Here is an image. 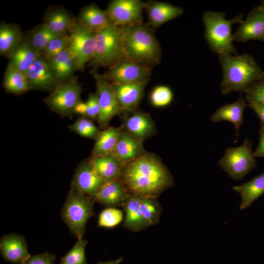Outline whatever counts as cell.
Segmentation results:
<instances>
[{"mask_svg":"<svg viewBox=\"0 0 264 264\" xmlns=\"http://www.w3.org/2000/svg\"><path fill=\"white\" fill-rule=\"evenodd\" d=\"M77 19L95 33L112 24L106 10H102L94 3L83 7Z\"/></svg>","mask_w":264,"mask_h":264,"instance_id":"27","label":"cell"},{"mask_svg":"<svg viewBox=\"0 0 264 264\" xmlns=\"http://www.w3.org/2000/svg\"><path fill=\"white\" fill-rule=\"evenodd\" d=\"M150 24L157 28L162 24L174 20L184 13V9L168 2L149 0L144 2Z\"/></svg>","mask_w":264,"mask_h":264,"instance_id":"18","label":"cell"},{"mask_svg":"<svg viewBox=\"0 0 264 264\" xmlns=\"http://www.w3.org/2000/svg\"><path fill=\"white\" fill-rule=\"evenodd\" d=\"M248 106L241 96L234 102L221 106L211 116L210 120L214 123L221 121L231 122L236 129L235 140L239 136V129L243 123V112Z\"/></svg>","mask_w":264,"mask_h":264,"instance_id":"22","label":"cell"},{"mask_svg":"<svg viewBox=\"0 0 264 264\" xmlns=\"http://www.w3.org/2000/svg\"><path fill=\"white\" fill-rule=\"evenodd\" d=\"M87 104L86 102L81 101L75 106L74 110V113L81 115L85 117L87 112Z\"/></svg>","mask_w":264,"mask_h":264,"instance_id":"45","label":"cell"},{"mask_svg":"<svg viewBox=\"0 0 264 264\" xmlns=\"http://www.w3.org/2000/svg\"><path fill=\"white\" fill-rule=\"evenodd\" d=\"M120 179L129 195L158 198L174 185L172 174L156 155L145 152L123 164Z\"/></svg>","mask_w":264,"mask_h":264,"instance_id":"1","label":"cell"},{"mask_svg":"<svg viewBox=\"0 0 264 264\" xmlns=\"http://www.w3.org/2000/svg\"><path fill=\"white\" fill-rule=\"evenodd\" d=\"M123 257H120L115 260H110L105 262H98L96 264H120L123 261Z\"/></svg>","mask_w":264,"mask_h":264,"instance_id":"46","label":"cell"},{"mask_svg":"<svg viewBox=\"0 0 264 264\" xmlns=\"http://www.w3.org/2000/svg\"><path fill=\"white\" fill-rule=\"evenodd\" d=\"M148 82L112 84L122 112H132L136 110L143 97Z\"/></svg>","mask_w":264,"mask_h":264,"instance_id":"17","label":"cell"},{"mask_svg":"<svg viewBox=\"0 0 264 264\" xmlns=\"http://www.w3.org/2000/svg\"><path fill=\"white\" fill-rule=\"evenodd\" d=\"M245 99L248 105H264V73L245 93Z\"/></svg>","mask_w":264,"mask_h":264,"instance_id":"40","label":"cell"},{"mask_svg":"<svg viewBox=\"0 0 264 264\" xmlns=\"http://www.w3.org/2000/svg\"><path fill=\"white\" fill-rule=\"evenodd\" d=\"M0 251L5 261L12 264H24L30 256L24 238L14 233L1 238Z\"/></svg>","mask_w":264,"mask_h":264,"instance_id":"16","label":"cell"},{"mask_svg":"<svg viewBox=\"0 0 264 264\" xmlns=\"http://www.w3.org/2000/svg\"><path fill=\"white\" fill-rule=\"evenodd\" d=\"M3 86L6 92L14 95H20L29 90L25 73L9 65L5 71Z\"/></svg>","mask_w":264,"mask_h":264,"instance_id":"32","label":"cell"},{"mask_svg":"<svg viewBox=\"0 0 264 264\" xmlns=\"http://www.w3.org/2000/svg\"><path fill=\"white\" fill-rule=\"evenodd\" d=\"M22 33L17 24L1 22L0 24V54L9 58L20 44Z\"/></svg>","mask_w":264,"mask_h":264,"instance_id":"29","label":"cell"},{"mask_svg":"<svg viewBox=\"0 0 264 264\" xmlns=\"http://www.w3.org/2000/svg\"><path fill=\"white\" fill-rule=\"evenodd\" d=\"M90 73L94 78L100 112L97 118L98 124L101 129L108 127L111 120L116 115L122 113L112 83L97 69H92Z\"/></svg>","mask_w":264,"mask_h":264,"instance_id":"10","label":"cell"},{"mask_svg":"<svg viewBox=\"0 0 264 264\" xmlns=\"http://www.w3.org/2000/svg\"><path fill=\"white\" fill-rule=\"evenodd\" d=\"M143 9L144 2L141 0H112L106 11L112 24L125 27L143 22Z\"/></svg>","mask_w":264,"mask_h":264,"instance_id":"12","label":"cell"},{"mask_svg":"<svg viewBox=\"0 0 264 264\" xmlns=\"http://www.w3.org/2000/svg\"><path fill=\"white\" fill-rule=\"evenodd\" d=\"M92 198L71 189L61 211V217L71 234L78 240L85 234L86 224L94 216Z\"/></svg>","mask_w":264,"mask_h":264,"instance_id":"6","label":"cell"},{"mask_svg":"<svg viewBox=\"0 0 264 264\" xmlns=\"http://www.w3.org/2000/svg\"><path fill=\"white\" fill-rule=\"evenodd\" d=\"M56 256L45 252L41 254L30 255L24 264H55Z\"/></svg>","mask_w":264,"mask_h":264,"instance_id":"42","label":"cell"},{"mask_svg":"<svg viewBox=\"0 0 264 264\" xmlns=\"http://www.w3.org/2000/svg\"><path fill=\"white\" fill-rule=\"evenodd\" d=\"M126 59L151 67L160 60L161 50L151 29L143 22L123 27Z\"/></svg>","mask_w":264,"mask_h":264,"instance_id":"3","label":"cell"},{"mask_svg":"<svg viewBox=\"0 0 264 264\" xmlns=\"http://www.w3.org/2000/svg\"><path fill=\"white\" fill-rule=\"evenodd\" d=\"M123 127H107L100 131L92 150L93 156L111 154Z\"/></svg>","mask_w":264,"mask_h":264,"instance_id":"30","label":"cell"},{"mask_svg":"<svg viewBox=\"0 0 264 264\" xmlns=\"http://www.w3.org/2000/svg\"><path fill=\"white\" fill-rule=\"evenodd\" d=\"M69 43L68 33L58 36L49 43L41 53V56L48 61L68 48Z\"/></svg>","mask_w":264,"mask_h":264,"instance_id":"38","label":"cell"},{"mask_svg":"<svg viewBox=\"0 0 264 264\" xmlns=\"http://www.w3.org/2000/svg\"><path fill=\"white\" fill-rule=\"evenodd\" d=\"M29 90L52 92L60 84L47 62L41 55L25 73Z\"/></svg>","mask_w":264,"mask_h":264,"instance_id":"14","label":"cell"},{"mask_svg":"<svg viewBox=\"0 0 264 264\" xmlns=\"http://www.w3.org/2000/svg\"><path fill=\"white\" fill-rule=\"evenodd\" d=\"M122 127L132 135L143 141L155 135L156 132L150 115L140 110H135L126 117Z\"/></svg>","mask_w":264,"mask_h":264,"instance_id":"20","label":"cell"},{"mask_svg":"<svg viewBox=\"0 0 264 264\" xmlns=\"http://www.w3.org/2000/svg\"><path fill=\"white\" fill-rule=\"evenodd\" d=\"M139 201L141 213L150 225L158 223L163 209L157 198L139 197Z\"/></svg>","mask_w":264,"mask_h":264,"instance_id":"34","label":"cell"},{"mask_svg":"<svg viewBox=\"0 0 264 264\" xmlns=\"http://www.w3.org/2000/svg\"><path fill=\"white\" fill-rule=\"evenodd\" d=\"M88 160L106 182L120 178L123 164L113 155L91 156Z\"/></svg>","mask_w":264,"mask_h":264,"instance_id":"26","label":"cell"},{"mask_svg":"<svg viewBox=\"0 0 264 264\" xmlns=\"http://www.w3.org/2000/svg\"><path fill=\"white\" fill-rule=\"evenodd\" d=\"M232 189L241 196L240 210H242L250 207L264 194V172L250 181L233 186Z\"/></svg>","mask_w":264,"mask_h":264,"instance_id":"28","label":"cell"},{"mask_svg":"<svg viewBox=\"0 0 264 264\" xmlns=\"http://www.w3.org/2000/svg\"><path fill=\"white\" fill-rule=\"evenodd\" d=\"M219 59L222 71L220 88L223 95L233 92L246 93L264 73L248 53L220 55Z\"/></svg>","mask_w":264,"mask_h":264,"instance_id":"2","label":"cell"},{"mask_svg":"<svg viewBox=\"0 0 264 264\" xmlns=\"http://www.w3.org/2000/svg\"><path fill=\"white\" fill-rule=\"evenodd\" d=\"M28 34L33 45L41 55L51 41L63 35L55 33L44 23L37 25Z\"/></svg>","mask_w":264,"mask_h":264,"instance_id":"33","label":"cell"},{"mask_svg":"<svg viewBox=\"0 0 264 264\" xmlns=\"http://www.w3.org/2000/svg\"><path fill=\"white\" fill-rule=\"evenodd\" d=\"M225 13L206 11L203 14L205 26L204 37L214 52L220 55H238L233 44L232 26L235 23H242L243 14L233 19L225 18Z\"/></svg>","mask_w":264,"mask_h":264,"instance_id":"4","label":"cell"},{"mask_svg":"<svg viewBox=\"0 0 264 264\" xmlns=\"http://www.w3.org/2000/svg\"><path fill=\"white\" fill-rule=\"evenodd\" d=\"M151 105L156 108H163L170 105L173 99L172 89L166 85H158L154 87L150 94Z\"/></svg>","mask_w":264,"mask_h":264,"instance_id":"37","label":"cell"},{"mask_svg":"<svg viewBox=\"0 0 264 264\" xmlns=\"http://www.w3.org/2000/svg\"><path fill=\"white\" fill-rule=\"evenodd\" d=\"M143 143V140L133 136L123 128L111 154L124 164L146 152Z\"/></svg>","mask_w":264,"mask_h":264,"instance_id":"19","label":"cell"},{"mask_svg":"<svg viewBox=\"0 0 264 264\" xmlns=\"http://www.w3.org/2000/svg\"><path fill=\"white\" fill-rule=\"evenodd\" d=\"M123 219V212L121 210L109 207L105 209L100 213L98 219L99 227L110 228L120 223Z\"/></svg>","mask_w":264,"mask_h":264,"instance_id":"39","label":"cell"},{"mask_svg":"<svg viewBox=\"0 0 264 264\" xmlns=\"http://www.w3.org/2000/svg\"><path fill=\"white\" fill-rule=\"evenodd\" d=\"M83 91L77 78L60 84L50 94L43 100L48 108L61 116H69L74 113L77 104L82 101Z\"/></svg>","mask_w":264,"mask_h":264,"instance_id":"9","label":"cell"},{"mask_svg":"<svg viewBox=\"0 0 264 264\" xmlns=\"http://www.w3.org/2000/svg\"><path fill=\"white\" fill-rule=\"evenodd\" d=\"M94 55L87 66L92 69L110 67L126 59L123 27L112 24L95 33Z\"/></svg>","mask_w":264,"mask_h":264,"instance_id":"5","label":"cell"},{"mask_svg":"<svg viewBox=\"0 0 264 264\" xmlns=\"http://www.w3.org/2000/svg\"><path fill=\"white\" fill-rule=\"evenodd\" d=\"M88 241L79 239L73 247L61 258L59 264H88L86 261L85 248Z\"/></svg>","mask_w":264,"mask_h":264,"instance_id":"35","label":"cell"},{"mask_svg":"<svg viewBox=\"0 0 264 264\" xmlns=\"http://www.w3.org/2000/svg\"><path fill=\"white\" fill-rule=\"evenodd\" d=\"M128 196V192L119 178L106 182L97 193L94 200L106 206L122 207Z\"/></svg>","mask_w":264,"mask_h":264,"instance_id":"24","label":"cell"},{"mask_svg":"<svg viewBox=\"0 0 264 264\" xmlns=\"http://www.w3.org/2000/svg\"><path fill=\"white\" fill-rule=\"evenodd\" d=\"M252 144V141L245 139L239 147L227 148L223 156L219 161L220 167L234 180H242L256 168Z\"/></svg>","mask_w":264,"mask_h":264,"instance_id":"7","label":"cell"},{"mask_svg":"<svg viewBox=\"0 0 264 264\" xmlns=\"http://www.w3.org/2000/svg\"><path fill=\"white\" fill-rule=\"evenodd\" d=\"M47 62L60 84L72 79L75 72L78 71L75 60L68 48Z\"/></svg>","mask_w":264,"mask_h":264,"instance_id":"25","label":"cell"},{"mask_svg":"<svg viewBox=\"0 0 264 264\" xmlns=\"http://www.w3.org/2000/svg\"><path fill=\"white\" fill-rule=\"evenodd\" d=\"M86 103L87 109L85 117L90 119H97L100 112V107L97 94L96 93H90Z\"/></svg>","mask_w":264,"mask_h":264,"instance_id":"41","label":"cell"},{"mask_svg":"<svg viewBox=\"0 0 264 264\" xmlns=\"http://www.w3.org/2000/svg\"><path fill=\"white\" fill-rule=\"evenodd\" d=\"M105 183L88 160L81 162L77 166L71 181V188L94 199Z\"/></svg>","mask_w":264,"mask_h":264,"instance_id":"13","label":"cell"},{"mask_svg":"<svg viewBox=\"0 0 264 264\" xmlns=\"http://www.w3.org/2000/svg\"><path fill=\"white\" fill-rule=\"evenodd\" d=\"M41 55L33 45L28 34H23L20 44L9 58L8 65L25 73Z\"/></svg>","mask_w":264,"mask_h":264,"instance_id":"21","label":"cell"},{"mask_svg":"<svg viewBox=\"0 0 264 264\" xmlns=\"http://www.w3.org/2000/svg\"><path fill=\"white\" fill-rule=\"evenodd\" d=\"M259 142L258 146L254 152L255 157H264V128L261 127L259 130Z\"/></svg>","mask_w":264,"mask_h":264,"instance_id":"43","label":"cell"},{"mask_svg":"<svg viewBox=\"0 0 264 264\" xmlns=\"http://www.w3.org/2000/svg\"><path fill=\"white\" fill-rule=\"evenodd\" d=\"M122 207L125 212L124 222L122 225L123 227L138 232L151 226L141 213L139 197L129 195Z\"/></svg>","mask_w":264,"mask_h":264,"instance_id":"23","label":"cell"},{"mask_svg":"<svg viewBox=\"0 0 264 264\" xmlns=\"http://www.w3.org/2000/svg\"><path fill=\"white\" fill-rule=\"evenodd\" d=\"M151 73V67L124 59L103 75L113 84H126L148 82Z\"/></svg>","mask_w":264,"mask_h":264,"instance_id":"11","label":"cell"},{"mask_svg":"<svg viewBox=\"0 0 264 264\" xmlns=\"http://www.w3.org/2000/svg\"><path fill=\"white\" fill-rule=\"evenodd\" d=\"M262 10L264 11V0H262L261 2V4L259 5Z\"/></svg>","mask_w":264,"mask_h":264,"instance_id":"47","label":"cell"},{"mask_svg":"<svg viewBox=\"0 0 264 264\" xmlns=\"http://www.w3.org/2000/svg\"><path fill=\"white\" fill-rule=\"evenodd\" d=\"M232 38L233 41L239 42L252 40L264 42V11L260 6L250 12Z\"/></svg>","mask_w":264,"mask_h":264,"instance_id":"15","label":"cell"},{"mask_svg":"<svg viewBox=\"0 0 264 264\" xmlns=\"http://www.w3.org/2000/svg\"><path fill=\"white\" fill-rule=\"evenodd\" d=\"M76 19L65 9H52L46 13L44 23L55 33L64 35L68 33Z\"/></svg>","mask_w":264,"mask_h":264,"instance_id":"31","label":"cell"},{"mask_svg":"<svg viewBox=\"0 0 264 264\" xmlns=\"http://www.w3.org/2000/svg\"><path fill=\"white\" fill-rule=\"evenodd\" d=\"M68 49L73 56L77 70L83 71L94 56L95 33L84 25L77 18L70 28Z\"/></svg>","mask_w":264,"mask_h":264,"instance_id":"8","label":"cell"},{"mask_svg":"<svg viewBox=\"0 0 264 264\" xmlns=\"http://www.w3.org/2000/svg\"><path fill=\"white\" fill-rule=\"evenodd\" d=\"M256 113L260 120L261 127L264 128V105L250 104L248 105Z\"/></svg>","mask_w":264,"mask_h":264,"instance_id":"44","label":"cell"},{"mask_svg":"<svg viewBox=\"0 0 264 264\" xmlns=\"http://www.w3.org/2000/svg\"><path fill=\"white\" fill-rule=\"evenodd\" d=\"M68 128L80 136L89 139H95L100 132L90 119L84 116L78 118Z\"/></svg>","mask_w":264,"mask_h":264,"instance_id":"36","label":"cell"}]
</instances>
